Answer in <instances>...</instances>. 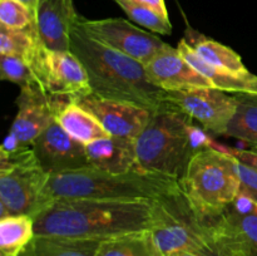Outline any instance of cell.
<instances>
[{
	"label": "cell",
	"instance_id": "1",
	"mask_svg": "<svg viewBox=\"0 0 257 256\" xmlns=\"http://www.w3.org/2000/svg\"><path fill=\"white\" fill-rule=\"evenodd\" d=\"M152 201L58 198L34 217L35 235L108 240L150 230Z\"/></svg>",
	"mask_w": 257,
	"mask_h": 256
},
{
	"label": "cell",
	"instance_id": "2",
	"mask_svg": "<svg viewBox=\"0 0 257 256\" xmlns=\"http://www.w3.org/2000/svg\"><path fill=\"white\" fill-rule=\"evenodd\" d=\"M70 52L84 65L94 94L133 103L152 112L170 105L165 90L148 79L145 64L90 37L79 19L70 34Z\"/></svg>",
	"mask_w": 257,
	"mask_h": 256
},
{
	"label": "cell",
	"instance_id": "3",
	"mask_svg": "<svg viewBox=\"0 0 257 256\" xmlns=\"http://www.w3.org/2000/svg\"><path fill=\"white\" fill-rule=\"evenodd\" d=\"M178 187L180 182L177 180L143 170L117 175L88 167L50 175L37 212L50 201L58 198L152 201Z\"/></svg>",
	"mask_w": 257,
	"mask_h": 256
},
{
	"label": "cell",
	"instance_id": "4",
	"mask_svg": "<svg viewBox=\"0 0 257 256\" xmlns=\"http://www.w3.org/2000/svg\"><path fill=\"white\" fill-rule=\"evenodd\" d=\"M150 232L162 256L178 251L242 256L222 245L213 222L195 212L181 187L152 200Z\"/></svg>",
	"mask_w": 257,
	"mask_h": 256
},
{
	"label": "cell",
	"instance_id": "5",
	"mask_svg": "<svg viewBox=\"0 0 257 256\" xmlns=\"http://www.w3.org/2000/svg\"><path fill=\"white\" fill-rule=\"evenodd\" d=\"M178 182L195 212L212 222L240 195L238 160L231 152L203 148L192 156Z\"/></svg>",
	"mask_w": 257,
	"mask_h": 256
},
{
	"label": "cell",
	"instance_id": "6",
	"mask_svg": "<svg viewBox=\"0 0 257 256\" xmlns=\"http://www.w3.org/2000/svg\"><path fill=\"white\" fill-rule=\"evenodd\" d=\"M191 120L171 105L153 112L143 132L136 138L140 167L180 181L190 160L197 152Z\"/></svg>",
	"mask_w": 257,
	"mask_h": 256
},
{
	"label": "cell",
	"instance_id": "7",
	"mask_svg": "<svg viewBox=\"0 0 257 256\" xmlns=\"http://www.w3.org/2000/svg\"><path fill=\"white\" fill-rule=\"evenodd\" d=\"M49 176L32 147L12 153L0 151V218L19 213L34 216Z\"/></svg>",
	"mask_w": 257,
	"mask_h": 256
},
{
	"label": "cell",
	"instance_id": "8",
	"mask_svg": "<svg viewBox=\"0 0 257 256\" xmlns=\"http://www.w3.org/2000/svg\"><path fill=\"white\" fill-rule=\"evenodd\" d=\"M25 62L33 70L38 84L50 97L75 102L92 93L84 65L70 50H50L40 40Z\"/></svg>",
	"mask_w": 257,
	"mask_h": 256
},
{
	"label": "cell",
	"instance_id": "9",
	"mask_svg": "<svg viewBox=\"0 0 257 256\" xmlns=\"http://www.w3.org/2000/svg\"><path fill=\"white\" fill-rule=\"evenodd\" d=\"M166 102L191 119L197 120L205 131L217 136H226L237 108L235 95H228L216 88L166 92Z\"/></svg>",
	"mask_w": 257,
	"mask_h": 256
},
{
	"label": "cell",
	"instance_id": "10",
	"mask_svg": "<svg viewBox=\"0 0 257 256\" xmlns=\"http://www.w3.org/2000/svg\"><path fill=\"white\" fill-rule=\"evenodd\" d=\"M79 24L98 42L142 64L150 62L167 44L157 35L146 32L122 18L99 20L79 18Z\"/></svg>",
	"mask_w": 257,
	"mask_h": 256
},
{
	"label": "cell",
	"instance_id": "11",
	"mask_svg": "<svg viewBox=\"0 0 257 256\" xmlns=\"http://www.w3.org/2000/svg\"><path fill=\"white\" fill-rule=\"evenodd\" d=\"M65 100L47 94L38 83L22 87L17 98L18 113L8 136L19 147H32L34 141L55 120Z\"/></svg>",
	"mask_w": 257,
	"mask_h": 256
},
{
	"label": "cell",
	"instance_id": "12",
	"mask_svg": "<svg viewBox=\"0 0 257 256\" xmlns=\"http://www.w3.org/2000/svg\"><path fill=\"white\" fill-rule=\"evenodd\" d=\"M32 148L40 167L48 175L90 167L85 146L70 137L57 119L34 141Z\"/></svg>",
	"mask_w": 257,
	"mask_h": 256
},
{
	"label": "cell",
	"instance_id": "13",
	"mask_svg": "<svg viewBox=\"0 0 257 256\" xmlns=\"http://www.w3.org/2000/svg\"><path fill=\"white\" fill-rule=\"evenodd\" d=\"M92 113L109 136L136 140L152 117V110L124 100L108 99L90 93L75 100Z\"/></svg>",
	"mask_w": 257,
	"mask_h": 256
},
{
	"label": "cell",
	"instance_id": "14",
	"mask_svg": "<svg viewBox=\"0 0 257 256\" xmlns=\"http://www.w3.org/2000/svg\"><path fill=\"white\" fill-rule=\"evenodd\" d=\"M222 245L242 256H257V203L240 195L223 215L212 221Z\"/></svg>",
	"mask_w": 257,
	"mask_h": 256
},
{
	"label": "cell",
	"instance_id": "15",
	"mask_svg": "<svg viewBox=\"0 0 257 256\" xmlns=\"http://www.w3.org/2000/svg\"><path fill=\"white\" fill-rule=\"evenodd\" d=\"M148 79L165 92L213 88L207 78L195 69L180 53L178 48L166 44L145 64Z\"/></svg>",
	"mask_w": 257,
	"mask_h": 256
},
{
	"label": "cell",
	"instance_id": "16",
	"mask_svg": "<svg viewBox=\"0 0 257 256\" xmlns=\"http://www.w3.org/2000/svg\"><path fill=\"white\" fill-rule=\"evenodd\" d=\"M73 0H39L35 14L38 34L45 48L70 50V34L78 22Z\"/></svg>",
	"mask_w": 257,
	"mask_h": 256
},
{
	"label": "cell",
	"instance_id": "17",
	"mask_svg": "<svg viewBox=\"0 0 257 256\" xmlns=\"http://www.w3.org/2000/svg\"><path fill=\"white\" fill-rule=\"evenodd\" d=\"M90 167L109 173H128L142 170L138 165L136 140L109 137L100 138L85 146Z\"/></svg>",
	"mask_w": 257,
	"mask_h": 256
},
{
	"label": "cell",
	"instance_id": "18",
	"mask_svg": "<svg viewBox=\"0 0 257 256\" xmlns=\"http://www.w3.org/2000/svg\"><path fill=\"white\" fill-rule=\"evenodd\" d=\"M182 57L205 78L213 88L235 94H257V75L248 72L246 74L223 72L206 63L196 53L187 39L180 40L177 45Z\"/></svg>",
	"mask_w": 257,
	"mask_h": 256
},
{
	"label": "cell",
	"instance_id": "19",
	"mask_svg": "<svg viewBox=\"0 0 257 256\" xmlns=\"http://www.w3.org/2000/svg\"><path fill=\"white\" fill-rule=\"evenodd\" d=\"M57 122L72 138L84 146L109 137L99 120L77 102H65L57 113Z\"/></svg>",
	"mask_w": 257,
	"mask_h": 256
},
{
	"label": "cell",
	"instance_id": "20",
	"mask_svg": "<svg viewBox=\"0 0 257 256\" xmlns=\"http://www.w3.org/2000/svg\"><path fill=\"white\" fill-rule=\"evenodd\" d=\"M102 241L35 235L19 256H98Z\"/></svg>",
	"mask_w": 257,
	"mask_h": 256
},
{
	"label": "cell",
	"instance_id": "21",
	"mask_svg": "<svg viewBox=\"0 0 257 256\" xmlns=\"http://www.w3.org/2000/svg\"><path fill=\"white\" fill-rule=\"evenodd\" d=\"M35 236L34 217L27 213L0 218V256H19Z\"/></svg>",
	"mask_w": 257,
	"mask_h": 256
},
{
	"label": "cell",
	"instance_id": "22",
	"mask_svg": "<svg viewBox=\"0 0 257 256\" xmlns=\"http://www.w3.org/2000/svg\"><path fill=\"white\" fill-rule=\"evenodd\" d=\"M98 256H162L150 230L103 240Z\"/></svg>",
	"mask_w": 257,
	"mask_h": 256
},
{
	"label": "cell",
	"instance_id": "23",
	"mask_svg": "<svg viewBox=\"0 0 257 256\" xmlns=\"http://www.w3.org/2000/svg\"><path fill=\"white\" fill-rule=\"evenodd\" d=\"M193 49L198 55L212 67L228 73L246 74L250 70L242 62V58L227 45L206 37H198L192 43Z\"/></svg>",
	"mask_w": 257,
	"mask_h": 256
},
{
	"label": "cell",
	"instance_id": "24",
	"mask_svg": "<svg viewBox=\"0 0 257 256\" xmlns=\"http://www.w3.org/2000/svg\"><path fill=\"white\" fill-rule=\"evenodd\" d=\"M235 117L226 136L242 141L250 147L257 143V94H235Z\"/></svg>",
	"mask_w": 257,
	"mask_h": 256
},
{
	"label": "cell",
	"instance_id": "25",
	"mask_svg": "<svg viewBox=\"0 0 257 256\" xmlns=\"http://www.w3.org/2000/svg\"><path fill=\"white\" fill-rule=\"evenodd\" d=\"M39 42L35 28L19 30L0 25V55H17L27 59Z\"/></svg>",
	"mask_w": 257,
	"mask_h": 256
},
{
	"label": "cell",
	"instance_id": "26",
	"mask_svg": "<svg viewBox=\"0 0 257 256\" xmlns=\"http://www.w3.org/2000/svg\"><path fill=\"white\" fill-rule=\"evenodd\" d=\"M115 2L124 10L128 18L141 27L162 35H170L172 33V24L168 17H163L151 8L128 0H115Z\"/></svg>",
	"mask_w": 257,
	"mask_h": 256
},
{
	"label": "cell",
	"instance_id": "27",
	"mask_svg": "<svg viewBox=\"0 0 257 256\" xmlns=\"http://www.w3.org/2000/svg\"><path fill=\"white\" fill-rule=\"evenodd\" d=\"M0 25L19 30L37 29L34 14L18 0H0Z\"/></svg>",
	"mask_w": 257,
	"mask_h": 256
},
{
	"label": "cell",
	"instance_id": "28",
	"mask_svg": "<svg viewBox=\"0 0 257 256\" xmlns=\"http://www.w3.org/2000/svg\"><path fill=\"white\" fill-rule=\"evenodd\" d=\"M0 78L15 83L20 88L37 83L33 70L24 58L17 55H0Z\"/></svg>",
	"mask_w": 257,
	"mask_h": 256
},
{
	"label": "cell",
	"instance_id": "29",
	"mask_svg": "<svg viewBox=\"0 0 257 256\" xmlns=\"http://www.w3.org/2000/svg\"><path fill=\"white\" fill-rule=\"evenodd\" d=\"M238 175L241 181L240 192L257 203V170L238 161Z\"/></svg>",
	"mask_w": 257,
	"mask_h": 256
},
{
	"label": "cell",
	"instance_id": "30",
	"mask_svg": "<svg viewBox=\"0 0 257 256\" xmlns=\"http://www.w3.org/2000/svg\"><path fill=\"white\" fill-rule=\"evenodd\" d=\"M232 155L243 165H247L250 167L257 170V148L248 147L245 150H237L232 152Z\"/></svg>",
	"mask_w": 257,
	"mask_h": 256
},
{
	"label": "cell",
	"instance_id": "31",
	"mask_svg": "<svg viewBox=\"0 0 257 256\" xmlns=\"http://www.w3.org/2000/svg\"><path fill=\"white\" fill-rule=\"evenodd\" d=\"M128 2L145 5V7H148L151 8V9L158 12L161 15H163V17H168V12L167 8H166L165 0H128Z\"/></svg>",
	"mask_w": 257,
	"mask_h": 256
},
{
	"label": "cell",
	"instance_id": "32",
	"mask_svg": "<svg viewBox=\"0 0 257 256\" xmlns=\"http://www.w3.org/2000/svg\"><path fill=\"white\" fill-rule=\"evenodd\" d=\"M168 256H222V255H211V253L192 252V251H178V252H173Z\"/></svg>",
	"mask_w": 257,
	"mask_h": 256
},
{
	"label": "cell",
	"instance_id": "33",
	"mask_svg": "<svg viewBox=\"0 0 257 256\" xmlns=\"http://www.w3.org/2000/svg\"><path fill=\"white\" fill-rule=\"evenodd\" d=\"M18 2L23 3V4H24L25 7L29 8L30 12H32L33 14H34V17H35V14H37L38 2H39V0H18Z\"/></svg>",
	"mask_w": 257,
	"mask_h": 256
},
{
	"label": "cell",
	"instance_id": "34",
	"mask_svg": "<svg viewBox=\"0 0 257 256\" xmlns=\"http://www.w3.org/2000/svg\"><path fill=\"white\" fill-rule=\"evenodd\" d=\"M250 147H253V148H257V143H255L253 146H250Z\"/></svg>",
	"mask_w": 257,
	"mask_h": 256
}]
</instances>
